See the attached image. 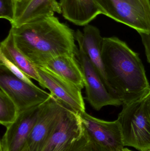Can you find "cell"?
Returning <instances> with one entry per match:
<instances>
[{"instance_id":"20","label":"cell","mask_w":150,"mask_h":151,"mask_svg":"<svg viewBox=\"0 0 150 151\" xmlns=\"http://www.w3.org/2000/svg\"><path fill=\"white\" fill-rule=\"evenodd\" d=\"M142 42L145 49L147 60L150 64V32L140 33Z\"/></svg>"},{"instance_id":"7","label":"cell","mask_w":150,"mask_h":151,"mask_svg":"<svg viewBox=\"0 0 150 151\" xmlns=\"http://www.w3.org/2000/svg\"><path fill=\"white\" fill-rule=\"evenodd\" d=\"M0 89L14 102L18 112L40 105L52 96L38 86L30 85L0 65Z\"/></svg>"},{"instance_id":"1","label":"cell","mask_w":150,"mask_h":151,"mask_svg":"<svg viewBox=\"0 0 150 151\" xmlns=\"http://www.w3.org/2000/svg\"><path fill=\"white\" fill-rule=\"evenodd\" d=\"M102 59L109 92L122 105L137 101L150 90L139 54L116 37L104 38Z\"/></svg>"},{"instance_id":"15","label":"cell","mask_w":150,"mask_h":151,"mask_svg":"<svg viewBox=\"0 0 150 151\" xmlns=\"http://www.w3.org/2000/svg\"><path fill=\"white\" fill-rule=\"evenodd\" d=\"M44 67L72 83L81 90L85 87L82 72L77 56H59L48 61Z\"/></svg>"},{"instance_id":"4","label":"cell","mask_w":150,"mask_h":151,"mask_svg":"<svg viewBox=\"0 0 150 151\" xmlns=\"http://www.w3.org/2000/svg\"><path fill=\"white\" fill-rule=\"evenodd\" d=\"M89 140L79 114L67 106L42 151H84Z\"/></svg>"},{"instance_id":"2","label":"cell","mask_w":150,"mask_h":151,"mask_svg":"<svg viewBox=\"0 0 150 151\" xmlns=\"http://www.w3.org/2000/svg\"><path fill=\"white\" fill-rule=\"evenodd\" d=\"M10 30L16 47L36 66L44 67L62 55H78L75 31L55 16L11 27Z\"/></svg>"},{"instance_id":"23","label":"cell","mask_w":150,"mask_h":151,"mask_svg":"<svg viewBox=\"0 0 150 151\" xmlns=\"http://www.w3.org/2000/svg\"><path fill=\"white\" fill-rule=\"evenodd\" d=\"M144 4H150V0H134Z\"/></svg>"},{"instance_id":"19","label":"cell","mask_w":150,"mask_h":151,"mask_svg":"<svg viewBox=\"0 0 150 151\" xmlns=\"http://www.w3.org/2000/svg\"><path fill=\"white\" fill-rule=\"evenodd\" d=\"M15 15L14 0H0V18L9 21H13Z\"/></svg>"},{"instance_id":"18","label":"cell","mask_w":150,"mask_h":151,"mask_svg":"<svg viewBox=\"0 0 150 151\" xmlns=\"http://www.w3.org/2000/svg\"><path fill=\"white\" fill-rule=\"evenodd\" d=\"M0 65L6 68L11 74L21 81L33 86L36 85L32 81L31 78L28 77L20 69L10 62L2 53H0Z\"/></svg>"},{"instance_id":"21","label":"cell","mask_w":150,"mask_h":151,"mask_svg":"<svg viewBox=\"0 0 150 151\" xmlns=\"http://www.w3.org/2000/svg\"><path fill=\"white\" fill-rule=\"evenodd\" d=\"M84 151H104L99 146L90 140V138L89 142L85 146Z\"/></svg>"},{"instance_id":"27","label":"cell","mask_w":150,"mask_h":151,"mask_svg":"<svg viewBox=\"0 0 150 151\" xmlns=\"http://www.w3.org/2000/svg\"><path fill=\"white\" fill-rule=\"evenodd\" d=\"M150 151V150H149V151Z\"/></svg>"},{"instance_id":"26","label":"cell","mask_w":150,"mask_h":151,"mask_svg":"<svg viewBox=\"0 0 150 151\" xmlns=\"http://www.w3.org/2000/svg\"><path fill=\"white\" fill-rule=\"evenodd\" d=\"M0 149H1V151H4L3 150L2 148V147H0Z\"/></svg>"},{"instance_id":"13","label":"cell","mask_w":150,"mask_h":151,"mask_svg":"<svg viewBox=\"0 0 150 151\" xmlns=\"http://www.w3.org/2000/svg\"><path fill=\"white\" fill-rule=\"evenodd\" d=\"M75 37L76 40L82 44L86 55L96 68L109 92V86L102 59L104 38L101 36L99 29L96 27L89 24L84 26L83 32L79 30H77L75 32Z\"/></svg>"},{"instance_id":"10","label":"cell","mask_w":150,"mask_h":151,"mask_svg":"<svg viewBox=\"0 0 150 151\" xmlns=\"http://www.w3.org/2000/svg\"><path fill=\"white\" fill-rule=\"evenodd\" d=\"M36 69L42 88L48 89L55 97L77 113L85 111L82 90L45 67L36 66Z\"/></svg>"},{"instance_id":"25","label":"cell","mask_w":150,"mask_h":151,"mask_svg":"<svg viewBox=\"0 0 150 151\" xmlns=\"http://www.w3.org/2000/svg\"><path fill=\"white\" fill-rule=\"evenodd\" d=\"M120 151H133L132 150H129V149H128V148H125L124 147L123 149H122V150H120Z\"/></svg>"},{"instance_id":"22","label":"cell","mask_w":150,"mask_h":151,"mask_svg":"<svg viewBox=\"0 0 150 151\" xmlns=\"http://www.w3.org/2000/svg\"><path fill=\"white\" fill-rule=\"evenodd\" d=\"M144 105L150 120V90L144 97Z\"/></svg>"},{"instance_id":"6","label":"cell","mask_w":150,"mask_h":151,"mask_svg":"<svg viewBox=\"0 0 150 151\" xmlns=\"http://www.w3.org/2000/svg\"><path fill=\"white\" fill-rule=\"evenodd\" d=\"M67 106L52 95L41 105L37 121L23 151L43 150Z\"/></svg>"},{"instance_id":"8","label":"cell","mask_w":150,"mask_h":151,"mask_svg":"<svg viewBox=\"0 0 150 151\" xmlns=\"http://www.w3.org/2000/svg\"><path fill=\"white\" fill-rule=\"evenodd\" d=\"M78 45L77 58L83 75L87 101L97 111L106 106H119L122 103L113 96L108 91L96 68L85 51L82 44Z\"/></svg>"},{"instance_id":"24","label":"cell","mask_w":150,"mask_h":151,"mask_svg":"<svg viewBox=\"0 0 150 151\" xmlns=\"http://www.w3.org/2000/svg\"><path fill=\"white\" fill-rule=\"evenodd\" d=\"M17 2L19 3H24L28 1V0H16Z\"/></svg>"},{"instance_id":"12","label":"cell","mask_w":150,"mask_h":151,"mask_svg":"<svg viewBox=\"0 0 150 151\" xmlns=\"http://www.w3.org/2000/svg\"><path fill=\"white\" fill-rule=\"evenodd\" d=\"M14 19L11 27L22 25L45 18L54 16L55 13H62L60 3L56 0H28L19 3L16 0Z\"/></svg>"},{"instance_id":"14","label":"cell","mask_w":150,"mask_h":151,"mask_svg":"<svg viewBox=\"0 0 150 151\" xmlns=\"http://www.w3.org/2000/svg\"><path fill=\"white\" fill-rule=\"evenodd\" d=\"M63 17L73 24L85 26L102 12L94 0H60Z\"/></svg>"},{"instance_id":"11","label":"cell","mask_w":150,"mask_h":151,"mask_svg":"<svg viewBox=\"0 0 150 151\" xmlns=\"http://www.w3.org/2000/svg\"><path fill=\"white\" fill-rule=\"evenodd\" d=\"M40 105L18 114L15 121L6 128L1 141L4 151H23L37 121Z\"/></svg>"},{"instance_id":"3","label":"cell","mask_w":150,"mask_h":151,"mask_svg":"<svg viewBox=\"0 0 150 151\" xmlns=\"http://www.w3.org/2000/svg\"><path fill=\"white\" fill-rule=\"evenodd\" d=\"M144 97L122 105L117 119L121 129L124 146L140 151L150 150V120L144 107Z\"/></svg>"},{"instance_id":"9","label":"cell","mask_w":150,"mask_h":151,"mask_svg":"<svg viewBox=\"0 0 150 151\" xmlns=\"http://www.w3.org/2000/svg\"><path fill=\"white\" fill-rule=\"evenodd\" d=\"M79 114L89 138L103 151H120L125 147L121 129L117 120L106 121L85 111Z\"/></svg>"},{"instance_id":"16","label":"cell","mask_w":150,"mask_h":151,"mask_svg":"<svg viewBox=\"0 0 150 151\" xmlns=\"http://www.w3.org/2000/svg\"><path fill=\"white\" fill-rule=\"evenodd\" d=\"M0 53L10 62L20 69L31 79L40 83L41 79L36 66L15 45L13 35L10 30L8 36L1 42Z\"/></svg>"},{"instance_id":"5","label":"cell","mask_w":150,"mask_h":151,"mask_svg":"<svg viewBox=\"0 0 150 151\" xmlns=\"http://www.w3.org/2000/svg\"><path fill=\"white\" fill-rule=\"evenodd\" d=\"M103 15L140 33L150 32V4L134 0H94Z\"/></svg>"},{"instance_id":"17","label":"cell","mask_w":150,"mask_h":151,"mask_svg":"<svg viewBox=\"0 0 150 151\" xmlns=\"http://www.w3.org/2000/svg\"><path fill=\"white\" fill-rule=\"evenodd\" d=\"M18 109L12 99L0 89V123L8 127L18 115Z\"/></svg>"}]
</instances>
